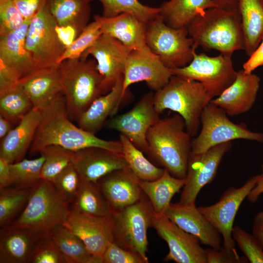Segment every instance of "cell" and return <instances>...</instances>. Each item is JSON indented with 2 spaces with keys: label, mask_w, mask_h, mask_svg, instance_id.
<instances>
[{
  "label": "cell",
  "mask_w": 263,
  "mask_h": 263,
  "mask_svg": "<svg viewBox=\"0 0 263 263\" xmlns=\"http://www.w3.org/2000/svg\"><path fill=\"white\" fill-rule=\"evenodd\" d=\"M41 120L30 147L32 153L49 145H57L76 151L97 147L122 153L120 141L107 140L75 125L69 118L62 93L41 110Z\"/></svg>",
  "instance_id": "obj_1"
},
{
  "label": "cell",
  "mask_w": 263,
  "mask_h": 263,
  "mask_svg": "<svg viewBox=\"0 0 263 263\" xmlns=\"http://www.w3.org/2000/svg\"><path fill=\"white\" fill-rule=\"evenodd\" d=\"M191 137L179 114L159 118L147 134L148 154L172 176L185 179L191 152Z\"/></svg>",
  "instance_id": "obj_2"
},
{
  "label": "cell",
  "mask_w": 263,
  "mask_h": 263,
  "mask_svg": "<svg viewBox=\"0 0 263 263\" xmlns=\"http://www.w3.org/2000/svg\"><path fill=\"white\" fill-rule=\"evenodd\" d=\"M188 30L197 47L214 49L229 56L236 51L244 50V38L239 9L209 8L190 23Z\"/></svg>",
  "instance_id": "obj_3"
},
{
  "label": "cell",
  "mask_w": 263,
  "mask_h": 263,
  "mask_svg": "<svg viewBox=\"0 0 263 263\" xmlns=\"http://www.w3.org/2000/svg\"><path fill=\"white\" fill-rule=\"evenodd\" d=\"M95 59H66L59 64L62 93L69 118L77 121L98 97L105 94L103 78Z\"/></svg>",
  "instance_id": "obj_4"
},
{
  "label": "cell",
  "mask_w": 263,
  "mask_h": 263,
  "mask_svg": "<svg viewBox=\"0 0 263 263\" xmlns=\"http://www.w3.org/2000/svg\"><path fill=\"white\" fill-rule=\"evenodd\" d=\"M212 99L200 82L175 75L153 95L156 112L159 114L170 110L177 113L184 119L191 137L197 135L201 113Z\"/></svg>",
  "instance_id": "obj_5"
},
{
  "label": "cell",
  "mask_w": 263,
  "mask_h": 263,
  "mask_svg": "<svg viewBox=\"0 0 263 263\" xmlns=\"http://www.w3.org/2000/svg\"><path fill=\"white\" fill-rule=\"evenodd\" d=\"M70 209V204L60 198L53 183L41 179L33 188L25 207L11 225L49 236L54 228L64 223Z\"/></svg>",
  "instance_id": "obj_6"
},
{
  "label": "cell",
  "mask_w": 263,
  "mask_h": 263,
  "mask_svg": "<svg viewBox=\"0 0 263 263\" xmlns=\"http://www.w3.org/2000/svg\"><path fill=\"white\" fill-rule=\"evenodd\" d=\"M155 214L145 194L134 204L113 212L111 219L113 242L149 263L147 232L152 226Z\"/></svg>",
  "instance_id": "obj_7"
},
{
  "label": "cell",
  "mask_w": 263,
  "mask_h": 263,
  "mask_svg": "<svg viewBox=\"0 0 263 263\" xmlns=\"http://www.w3.org/2000/svg\"><path fill=\"white\" fill-rule=\"evenodd\" d=\"M188 35L187 28H172L159 15L146 24L147 46L169 69L185 67L192 60L198 47Z\"/></svg>",
  "instance_id": "obj_8"
},
{
  "label": "cell",
  "mask_w": 263,
  "mask_h": 263,
  "mask_svg": "<svg viewBox=\"0 0 263 263\" xmlns=\"http://www.w3.org/2000/svg\"><path fill=\"white\" fill-rule=\"evenodd\" d=\"M225 112L210 102L200 116L201 129L192 140L191 154L203 153L217 145L237 139L263 143V133L248 130L244 124L232 122Z\"/></svg>",
  "instance_id": "obj_9"
},
{
  "label": "cell",
  "mask_w": 263,
  "mask_h": 263,
  "mask_svg": "<svg viewBox=\"0 0 263 263\" xmlns=\"http://www.w3.org/2000/svg\"><path fill=\"white\" fill-rule=\"evenodd\" d=\"M193 55L192 60L186 66L171 69L172 74L200 82L212 99L221 94L236 79L237 72L231 56L221 54L212 57L197 54L195 51Z\"/></svg>",
  "instance_id": "obj_10"
},
{
  "label": "cell",
  "mask_w": 263,
  "mask_h": 263,
  "mask_svg": "<svg viewBox=\"0 0 263 263\" xmlns=\"http://www.w3.org/2000/svg\"><path fill=\"white\" fill-rule=\"evenodd\" d=\"M57 25L46 3L31 20L25 46L36 69L59 65L57 60L66 48L58 38Z\"/></svg>",
  "instance_id": "obj_11"
},
{
  "label": "cell",
  "mask_w": 263,
  "mask_h": 263,
  "mask_svg": "<svg viewBox=\"0 0 263 263\" xmlns=\"http://www.w3.org/2000/svg\"><path fill=\"white\" fill-rule=\"evenodd\" d=\"M260 174L250 177L239 188L231 187L223 193L219 201L208 206L198 207L200 212L218 230L222 236L224 248L235 250L232 231L235 216L244 200L255 186Z\"/></svg>",
  "instance_id": "obj_12"
},
{
  "label": "cell",
  "mask_w": 263,
  "mask_h": 263,
  "mask_svg": "<svg viewBox=\"0 0 263 263\" xmlns=\"http://www.w3.org/2000/svg\"><path fill=\"white\" fill-rule=\"evenodd\" d=\"M231 146V142H225L213 146L203 153L190 154L180 203L195 204L201 189L214 179L224 155L229 151Z\"/></svg>",
  "instance_id": "obj_13"
},
{
  "label": "cell",
  "mask_w": 263,
  "mask_h": 263,
  "mask_svg": "<svg viewBox=\"0 0 263 263\" xmlns=\"http://www.w3.org/2000/svg\"><path fill=\"white\" fill-rule=\"evenodd\" d=\"M152 93L144 95L129 111L113 117L108 127L127 137L143 152L148 154L147 134L160 118L155 109Z\"/></svg>",
  "instance_id": "obj_14"
},
{
  "label": "cell",
  "mask_w": 263,
  "mask_h": 263,
  "mask_svg": "<svg viewBox=\"0 0 263 263\" xmlns=\"http://www.w3.org/2000/svg\"><path fill=\"white\" fill-rule=\"evenodd\" d=\"M152 227L168 244L169 251L164 262L207 263L206 249L201 245L199 239L181 229L165 214H155Z\"/></svg>",
  "instance_id": "obj_15"
},
{
  "label": "cell",
  "mask_w": 263,
  "mask_h": 263,
  "mask_svg": "<svg viewBox=\"0 0 263 263\" xmlns=\"http://www.w3.org/2000/svg\"><path fill=\"white\" fill-rule=\"evenodd\" d=\"M132 50L116 39L102 34L80 57L87 59L91 55L103 78L105 94L109 92L123 76L126 61Z\"/></svg>",
  "instance_id": "obj_16"
},
{
  "label": "cell",
  "mask_w": 263,
  "mask_h": 263,
  "mask_svg": "<svg viewBox=\"0 0 263 263\" xmlns=\"http://www.w3.org/2000/svg\"><path fill=\"white\" fill-rule=\"evenodd\" d=\"M63 225L79 238L95 256L102 258L107 246L113 242L111 217L94 216L71 209Z\"/></svg>",
  "instance_id": "obj_17"
},
{
  "label": "cell",
  "mask_w": 263,
  "mask_h": 263,
  "mask_svg": "<svg viewBox=\"0 0 263 263\" xmlns=\"http://www.w3.org/2000/svg\"><path fill=\"white\" fill-rule=\"evenodd\" d=\"M172 75L171 69L157 56L132 50L125 65L122 97L124 98L131 85L141 81H145L151 90L156 92L164 87Z\"/></svg>",
  "instance_id": "obj_18"
},
{
  "label": "cell",
  "mask_w": 263,
  "mask_h": 263,
  "mask_svg": "<svg viewBox=\"0 0 263 263\" xmlns=\"http://www.w3.org/2000/svg\"><path fill=\"white\" fill-rule=\"evenodd\" d=\"M72 164L81 180L95 183L113 171L128 167L122 153L97 147L75 151Z\"/></svg>",
  "instance_id": "obj_19"
},
{
  "label": "cell",
  "mask_w": 263,
  "mask_h": 263,
  "mask_svg": "<svg viewBox=\"0 0 263 263\" xmlns=\"http://www.w3.org/2000/svg\"><path fill=\"white\" fill-rule=\"evenodd\" d=\"M140 179L129 167L113 171L97 182L113 212L132 205L144 195Z\"/></svg>",
  "instance_id": "obj_20"
},
{
  "label": "cell",
  "mask_w": 263,
  "mask_h": 263,
  "mask_svg": "<svg viewBox=\"0 0 263 263\" xmlns=\"http://www.w3.org/2000/svg\"><path fill=\"white\" fill-rule=\"evenodd\" d=\"M164 214L181 229L196 236L201 243L215 249L221 247L220 232L200 212L195 204L171 203Z\"/></svg>",
  "instance_id": "obj_21"
},
{
  "label": "cell",
  "mask_w": 263,
  "mask_h": 263,
  "mask_svg": "<svg viewBox=\"0 0 263 263\" xmlns=\"http://www.w3.org/2000/svg\"><path fill=\"white\" fill-rule=\"evenodd\" d=\"M260 78L253 73L237 72L233 83L210 102L223 109L230 116L239 115L251 110L256 101Z\"/></svg>",
  "instance_id": "obj_22"
},
{
  "label": "cell",
  "mask_w": 263,
  "mask_h": 263,
  "mask_svg": "<svg viewBox=\"0 0 263 263\" xmlns=\"http://www.w3.org/2000/svg\"><path fill=\"white\" fill-rule=\"evenodd\" d=\"M102 34L119 41L132 50L156 56L150 50L146 40V24L130 14H122L113 18L94 15Z\"/></svg>",
  "instance_id": "obj_23"
},
{
  "label": "cell",
  "mask_w": 263,
  "mask_h": 263,
  "mask_svg": "<svg viewBox=\"0 0 263 263\" xmlns=\"http://www.w3.org/2000/svg\"><path fill=\"white\" fill-rule=\"evenodd\" d=\"M34 109L42 110L60 93L62 85L57 66L36 69L19 80Z\"/></svg>",
  "instance_id": "obj_24"
},
{
  "label": "cell",
  "mask_w": 263,
  "mask_h": 263,
  "mask_svg": "<svg viewBox=\"0 0 263 263\" xmlns=\"http://www.w3.org/2000/svg\"><path fill=\"white\" fill-rule=\"evenodd\" d=\"M40 110L33 108L2 139L0 157L12 164L19 162L31 147L41 120Z\"/></svg>",
  "instance_id": "obj_25"
},
{
  "label": "cell",
  "mask_w": 263,
  "mask_h": 263,
  "mask_svg": "<svg viewBox=\"0 0 263 263\" xmlns=\"http://www.w3.org/2000/svg\"><path fill=\"white\" fill-rule=\"evenodd\" d=\"M1 228L0 263H30L37 243L45 237L11 224Z\"/></svg>",
  "instance_id": "obj_26"
},
{
  "label": "cell",
  "mask_w": 263,
  "mask_h": 263,
  "mask_svg": "<svg viewBox=\"0 0 263 263\" xmlns=\"http://www.w3.org/2000/svg\"><path fill=\"white\" fill-rule=\"evenodd\" d=\"M31 19H25L18 28L7 35L0 36V61L15 70L20 79L36 70L25 46Z\"/></svg>",
  "instance_id": "obj_27"
},
{
  "label": "cell",
  "mask_w": 263,
  "mask_h": 263,
  "mask_svg": "<svg viewBox=\"0 0 263 263\" xmlns=\"http://www.w3.org/2000/svg\"><path fill=\"white\" fill-rule=\"evenodd\" d=\"M123 76L111 91L97 97L81 114L77 121L78 126L95 134L110 115L115 114L123 98Z\"/></svg>",
  "instance_id": "obj_28"
},
{
  "label": "cell",
  "mask_w": 263,
  "mask_h": 263,
  "mask_svg": "<svg viewBox=\"0 0 263 263\" xmlns=\"http://www.w3.org/2000/svg\"><path fill=\"white\" fill-rule=\"evenodd\" d=\"M216 7L212 0H169L159 7V16L168 26L187 28L206 10Z\"/></svg>",
  "instance_id": "obj_29"
},
{
  "label": "cell",
  "mask_w": 263,
  "mask_h": 263,
  "mask_svg": "<svg viewBox=\"0 0 263 263\" xmlns=\"http://www.w3.org/2000/svg\"><path fill=\"white\" fill-rule=\"evenodd\" d=\"M186 179L172 176L165 169L163 175L152 181L139 180L140 186L150 200L156 215L164 214L173 196L183 188Z\"/></svg>",
  "instance_id": "obj_30"
},
{
  "label": "cell",
  "mask_w": 263,
  "mask_h": 263,
  "mask_svg": "<svg viewBox=\"0 0 263 263\" xmlns=\"http://www.w3.org/2000/svg\"><path fill=\"white\" fill-rule=\"evenodd\" d=\"M244 38V51L249 57L263 38V0H239Z\"/></svg>",
  "instance_id": "obj_31"
},
{
  "label": "cell",
  "mask_w": 263,
  "mask_h": 263,
  "mask_svg": "<svg viewBox=\"0 0 263 263\" xmlns=\"http://www.w3.org/2000/svg\"><path fill=\"white\" fill-rule=\"evenodd\" d=\"M50 237L66 263H102L90 253L82 240L63 224L54 228Z\"/></svg>",
  "instance_id": "obj_32"
},
{
  "label": "cell",
  "mask_w": 263,
  "mask_h": 263,
  "mask_svg": "<svg viewBox=\"0 0 263 263\" xmlns=\"http://www.w3.org/2000/svg\"><path fill=\"white\" fill-rule=\"evenodd\" d=\"M90 0H47L50 13L59 26H72L81 30L88 24Z\"/></svg>",
  "instance_id": "obj_33"
},
{
  "label": "cell",
  "mask_w": 263,
  "mask_h": 263,
  "mask_svg": "<svg viewBox=\"0 0 263 263\" xmlns=\"http://www.w3.org/2000/svg\"><path fill=\"white\" fill-rule=\"evenodd\" d=\"M71 209L82 213L111 217L113 211L97 183L81 181Z\"/></svg>",
  "instance_id": "obj_34"
},
{
  "label": "cell",
  "mask_w": 263,
  "mask_h": 263,
  "mask_svg": "<svg viewBox=\"0 0 263 263\" xmlns=\"http://www.w3.org/2000/svg\"><path fill=\"white\" fill-rule=\"evenodd\" d=\"M119 140L123 147L122 154L128 167L140 180L152 181L163 175L165 169L151 163L145 157L143 151L127 137L120 134Z\"/></svg>",
  "instance_id": "obj_35"
},
{
  "label": "cell",
  "mask_w": 263,
  "mask_h": 263,
  "mask_svg": "<svg viewBox=\"0 0 263 263\" xmlns=\"http://www.w3.org/2000/svg\"><path fill=\"white\" fill-rule=\"evenodd\" d=\"M33 108L31 100L19 81L0 92V114L12 123L19 122Z\"/></svg>",
  "instance_id": "obj_36"
},
{
  "label": "cell",
  "mask_w": 263,
  "mask_h": 263,
  "mask_svg": "<svg viewBox=\"0 0 263 263\" xmlns=\"http://www.w3.org/2000/svg\"><path fill=\"white\" fill-rule=\"evenodd\" d=\"M93 0H90L92 1ZM103 7L102 16L113 18L122 14H130L147 24L159 15V7H152L139 0H97Z\"/></svg>",
  "instance_id": "obj_37"
},
{
  "label": "cell",
  "mask_w": 263,
  "mask_h": 263,
  "mask_svg": "<svg viewBox=\"0 0 263 263\" xmlns=\"http://www.w3.org/2000/svg\"><path fill=\"white\" fill-rule=\"evenodd\" d=\"M32 188H8L0 190V226L11 225L25 207Z\"/></svg>",
  "instance_id": "obj_38"
},
{
  "label": "cell",
  "mask_w": 263,
  "mask_h": 263,
  "mask_svg": "<svg viewBox=\"0 0 263 263\" xmlns=\"http://www.w3.org/2000/svg\"><path fill=\"white\" fill-rule=\"evenodd\" d=\"M44 158L40 155L33 159H23L10 164L13 188L28 189L34 188L41 179Z\"/></svg>",
  "instance_id": "obj_39"
},
{
  "label": "cell",
  "mask_w": 263,
  "mask_h": 263,
  "mask_svg": "<svg viewBox=\"0 0 263 263\" xmlns=\"http://www.w3.org/2000/svg\"><path fill=\"white\" fill-rule=\"evenodd\" d=\"M38 153L44 158L41 179L52 182L63 169L72 164L75 151L53 145L43 148Z\"/></svg>",
  "instance_id": "obj_40"
},
{
  "label": "cell",
  "mask_w": 263,
  "mask_h": 263,
  "mask_svg": "<svg viewBox=\"0 0 263 263\" xmlns=\"http://www.w3.org/2000/svg\"><path fill=\"white\" fill-rule=\"evenodd\" d=\"M81 181L76 169L71 164L63 169L52 183L60 198L70 204L77 195Z\"/></svg>",
  "instance_id": "obj_41"
},
{
  "label": "cell",
  "mask_w": 263,
  "mask_h": 263,
  "mask_svg": "<svg viewBox=\"0 0 263 263\" xmlns=\"http://www.w3.org/2000/svg\"><path fill=\"white\" fill-rule=\"evenodd\" d=\"M102 34L97 21L94 20L88 24L74 42L65 49L57 60V64L66 59L80 58Z\"/></svg>",
  "instance_id": "obj_42"
},
{
  "label": "cell",
  "mask_w": 263,
  "mask_h": 263,
  "mask_svg": "<svg viewBox=\"0 0 263 263\" xmlns=\"http://www.w3.org/2000/svg\"><path fill=\"white\" fill-rule=\"evenodd\" d=\"M232 236L250 263H263V248L253 235L239 225L233 226Z\"/></svg>",
  "instance_id": "obj_43"
},
{
  "label": "cell",
  "mask_w": 263,
  "mask_h": 263,
  "mask_svg": "<svg viewBox=\"0 0 263 263\" xmlns=\"http://www.w3.org/2000/svg\"><path fill=\"white\" fill-rule=\"evenodd\" d=\"M24 19L13 0H0V36L18 28Z\"/></svg>",
  "instance_id": "obj_44"
},
{
  "label": "cell",
  "mask_w": 263,
  "mask_h": 263,
  "mask_svg": "<svg viewBox=\"0 0 263 263\" xmlns=\"http://www.w3.org/2000/svg\"><path fill=\"white\" fill-rule=\"evenodd\" d=\"M30 263H66L50 236L37 243Z\"/></svg>",
  "instance_id": "obj_45"
},
{
  "label": "cell",
  "mask_w": 263,
  "mask_h": 263,
  "mask_svg": "<svg viewBox=\"0 0 263 263\" xmlns=\"http://www.w3.org/2000/svg\"><path fill=\"white\" fill-rule=\"evenodd\" d=\"M102 259V263H146L139 255L122 248L114 242L107 246Z\"/></svg>",
  "instance_id": "obj_46"
},
{
  "label": "cell",
  "mask_w": 263,
  "mask_h": 263,
  "mask_svg": "<svg viewBox=\"0 0 263 263\" xmlns=\"http://www.w3.org/2000/svg\"><path fill=\"white\" fill-rule=\"evenodd\" d=\"M207 263H244L248 260L245 257L240 256L236 250L228 251L224 247L219 249L211 247L206 249Z\"/></svg>",
  "instance_id": "obj_47"
},
{
  "label": "cell",
  "mask_w": 263,
  "mask_h": 263,
  "mask_svg": "<svg viewBox=\"0 0 263 263\" xmlns=\"http://www.w3.org/2000/svg\"><path fill=\"white\" fill-rule=\"evenodd\" d=\"M24 19H32L47 0H13Z\"/></svg>",
  "instance_id": "obj_48"
},
{
  "label": "cell",
  "mask_w": 263,
  "mask_h": 263,
  "mask_svg": "<svg viewBox=\"0 0 263 263\" xmlns=\"http://www.w3.org/2000/svg\"><path fill=\"white\" fill-rule=\"evenodd\" d=\"M20 79L15 70L0 61V92L14 86Z\"/></svg>",
  "instance_id": "obj_49"
},
{
  "label": "cell",
  "mask_w": 263,
  "mask_h": 263,
  "mask_svg": "<svg viewBox=\"0 0 263 263\" xmlns=\"http://www.w3.org/2000/svg\"><path fill=\"white\" fill-rule=\"evenodd\" d=\"M56 31L59 39L66 49L74 42L83 30L74 26H59L57 25Z\"/></svg>",
  "instance_id": "obj_50"
},
{
  "label": "cell",
  "mask_w": 263,
  "mask_h": 263,
  "mask_svg": "<svg viewBox=\"0 0 263 263\" xmlns=\"http://www.w3.org/2000/svg\"><path fill=\"white\" fill-rule=\"evenodd\" d=\"M263 66V38L256 50L243 64L245 74H250L257 68Z\"/></svg>",
  "instance_id": "obj_51"
},
{
  "label": "cell",
  "mask_w": 263,
  "mask_h": 263,
  "mask_svg": "<svg viewBox=\"0 0 263 263\" xmlns=\"http://www.w3.org/2000/svg\"><path fill=\"white\" fill-rule=\"evenodd\" d=\"M13 185V178L10 163L0 157V190Z\"/></svg>",
  "instance_id": "obj_52"
},
{
  "label": "cell",
  "mask_w": 263,
  "mask_h": 263,
  "mask_svg": "<svg viewBox=\"0 0 263 263\" xmlns=\"http://www.w3.org/2000/svg\"><path fill=\"white\" fill-rule=\"evenodd\" d=\"M253 222L252 234L263 248V210L255 215Z\"/></svg>",
  "instance_id": "obj_53"
},
{
  "label": "cell",
  "mask_w": 263,
  "mask_h": 263,
  "mask_svg": "<svg viewBox=\"0 0 263 263\" xmlns=\"http://www.w3.org/2000/svg\"><path fill=\"white\" fill-rule=\"evenodd\" d=\"M263 193V160L262 164V173L255 186L251 190L246 198L251 203H256Z\"/></svg>",
  "instance_id": "obj_54"
},
{
  "label": "cell",
  "mask_w": 263,
  "mask_h": 263,
  "mask_svg": "<svg viewBox=\"0 0 263 263\" xmlns=\"http://www.w3.org/2000/svg\"><path fill=\"white\" fill-rule=\"evenodd\" d=\"M216 7L226 10L238 9L239 0H212Z\"/></svg>",
  "instance_id": "obj_55"
},
{
  "label": "cell",
  "mask_w": 263,
  "mask_h": 263,
  "mask_svg": "<svg viewBox=\"0 0 263 263\" xmlns=\"http://www.w3.org/2000/svg\"><path fill=\"white\" fill-rule=\"evenodd\" d=\"M12 122L0 114V138H3L12 129Z\"/></svg>",
  "instance_id": "obj_56"
}]
</instances>
